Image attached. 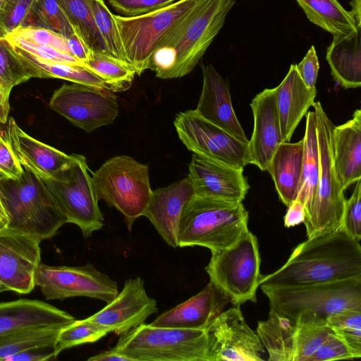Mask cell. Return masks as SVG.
Masks as SVG:
<instances>
[{
    "label": "cell",
    "instance_id": "6da1fadb",
    "mask_svg": "<svg viewBox=\"0 0 361 361\" xmlns=\"http://www.w3.org/2000/svg\"><path fill=\"white\" fill-rule=\"evenodd\" d=\"M353 278H361V246L340 228L299 244L281 268L262 276L260 285L293 287Z\"/></svg>",
    "mask_w": 361,
    "mask_h": 361
},
{
    "label": "cell",
    "instance_id": "7a4b0ae2",
    "mask_svg": "<svg viewBox=\"0 0 361 361\" xmlns=\"http://www.w3.org/2000/svg\"><path fill=\"white\" fill-rule=\"evenodd\" d=\"M235 2L199 0L154 51L148 69L161 79L190 73L220 32Z\"/></svg>",
    "mask_w": 361,
    "mask_h": 361
},
{
    "label": "cell",
    "instance_id": "3957f363",
    "mask_svg": "<svg viewBox=\"0 0 361 361\" xmlns=\"http://www.w3.org/2000/svg\"><path fill=\"white\" fill-rule=\"evenodd\" d=\"M23 168L17 179L0 178L1 200L8 218L6 226L41 242L54 237L66 219L44 180Z\"/></svg>",
    "mask_w": 361,
    "mask_h": 361
},
{
    "label": "cell",
    "instance_id": "277c9868",
    "mask_svg": "<svg viewBox=\"0 0 361 361\" xmlns=\"http://www.w3.org/2000/svg\"><path fill=\"white\" fill-rule=\"evenodd\" d=\"M248 219L243 202L194 195L181 214L178 247L198 245L211 252L226 248L248 230Z\"/></svg>",
    "mask_w": 361,
    "mask_h": 361
},
{
    "label": "cell",
    "instance_id": "5b68a950",
    "mask_svg": "<svg viewBox=\"0 0 361 361\" xmlns=\"http://www.w3.org/2000/svg\"><path fill=\"white\" fill-rule=\"evenodd\" d=\"M270 309L294 319L298 315L326 322L346 309H361V278L293 287L260 285Z\"/></svg>",
    "mask_w": 361,
    "mask_h": 361
},
{
    "label": "cell",
    "instance_id": "8992f818",
    "mask_svg": "<svg viewBox=\"0 0 361 361\" xmlns=\"http://www.w3.org/2000/svg\"><path fill=\"white\" fill-rule=\"evenodd\" d=\"M131 361H210L206 330L142 324L112 348Z\"/></svg>",
    "mask_w": 361,
    "mask_h": 361
},
{
    "label": "cell",
    "instance_id": "52a82bcc",
    "mask_svg": "<svg viewBox=\"0 0 361 361\" xmlns=\"http://www.w3.org/2000/svg\"><path fill=\"white\" fill-rule=\"evenodd\" d=\"M312 106L316 116L319 175L314 199L306 209L303 221L307 238L340 228L346 200L334 167L332 141L334 124L320 102H314Z\"/></svg>",
    "mask_w": 361,
    "mask_h": 361
},
{
    "label": "cell",
    "instance_id": "ba28073f",
    "mask_svg": "<svg viewBox=\"0 0 361 361\" xmlns=\"http://www.w3.org/2000/svg\"><path fill=\"white\" fill-rule=\"evenodd\" d=\"M92 183L98 201L103 200L120 212L130 231L152 193L147 165L129 156H116L93 173Z\"/></svg>",
    "mask_w": 361,
    "mask_h": 361
},
{
    "label": "cell",
    "instance_id": "9c48e42d",
    "mask_svg": "<svg viewBox=\"0 0 361 361\" xmlns=\"http://www.w3.org/2000/svg\"><path fill=\"white\" fill-rule=\"evenodd\" d=\"M260 263L257 239L247 230L231 246L212 252L205 271L209 281L236 306L256 302L262 276Z\"/></svg>",
    "mask_w": 361,
    "mask_h": 361
},
{
    "label": "cell",
    "instance_id": "30bf717a",
    "mask_svg": "<svg viewBox=\"0 0 361 361\" xmlns=\"http://www.w3.org/2000/svg\"><path fill=\"white\" fill-rule=\"evenodd\" d=\"M199 0H179L142 16L124 17L114 14L127 62L141 75L169 32Z\"/></svg>",
    "mask_w": 361,
    "mask_h": 361
},
{
    "label": "cell",
    "instance_id": "8fae6325",
    "mask_svg": "<svg viewBox=\"0 0 361 361\" xmlns=\"http://www.w3.org/2000/svg\"><path fill=\"white\" fill-rule=\"evenodd\" d=\"M67 223L78 226L85 238L101 229L104 217L93 189L86 159L75 154L72 164L54 178H42Z\"/></svg>",
    "mask_w": 361,
    "mask_h": 361
},
{
    "label": "cell",
    "instance_id": "7c38bea8",
    "mask_svg": "<svg viewBox=\"0 0 361 361\" xmlns=\"http://www.w3.org/2000/svg\"><path fill=\"white\" fill-rule=\"evenodd\" d=\"M35 283L47 300L84 296L107 303L118 293L117 283L91 264L68 267L40 262L35 271Z\"/></svg>",
    "mask_w": 361,
    "mask_h": 361
},
{
    "label": "cell",
    "instance_id": "4fadbf2b",
    "mask_svg": "<svg viewBox=\"0 0 361 361\" xmlns=\"http://www.w3.org/2000/svg\"><path fill=\"white\" fill-rule=\"evenodd\" d=\"M174 126L179 139L193 154L238 169L249 164L247 143L204 119L195 109L177 114Z\"/></svg>",
    "mask_w": 361,
    "mask_h": 361
},
{
    "label": "cell",
    "instance_id": "5bb4252c",
    "mask_svg": "<svg viewBox=\"0 0 361 361\" xmlns=\"http://www.w3.org/2000/svg\"><path fill=\"white\" fill-rule=\"evenodd\" d=\"M108 90L64 83L53 93L49 107L87 133L111 124L118 114L116 95Z\"/></svg>",
    "mask_w": 361,
    "mask_h": 361
},
{
    "label": "cell",
    "instance_id": "9a60e30c",
    "mask_svg": "<svg viewBox=\"0 0 361 361\" xmlns=\"http://www.w3.org/2000/svg\"><path fill=\"white\" fill-rule=\"evenodd\" d=\"M210 361L263 360L264 346L247 324L240 305L221 312L206 329Z\"/></svg>",
    "mask_w": 361,
    "mask_h": 361
},
{
    "label": "cell",
    "instance_id": "2e32d148",
    "mask_svg": "<svg viewBox=\"0 0 361 361\" xmlns=\"http://www.w3.org/2000/svg\"><path fill=\"white\" fill-rule=\"evenodd\" d=\"M38 240L8 226H0V283L7 290L30 293L41 259Z\"/></svg>",
    "mask_w": 361,
    "mask_h": 361
},
{
    "label": "cell",
    "instance_id": "e0dca14e",
    "mask_svg": "<svg viewBox=\"0 0 361 361\" xmlns=\"http://www.w3.org/2000/svg\"><path fill=\"white\" fill-rule=\"evenodd\" d=\"M157 310V301L148 295L144 281L137 276L126 280L122 290L87 319L108 333L123 335L143 324Z\"/></svg>",
    "mask_w": 361,
    "mask_h": 361
},
{
    "label": "cell",
    "instance_id": "ac0fdd59",
    "mask_svg": "<svg viewBox=\"0 0 361 361\" xmlns=\"http://www.w3.org/2000/svg\"><path fill=\"white\" fill-rule=\"evenodd\" d=\"M243 169L193 154L188 177L195 195L241 203L250 188Z\"/></svg>",
    "mask_w": 361,
    "mask_h": 361
},
{
    "label": "cell",
    "instance_id": "d6986e66",
    "mask_svg": "<svg viewBox=\"0 0 361 361\" xmlns=\"http://www.w3.org/2000/svg\"><path fill=\"white\" fill-rule=\"evenodd\" d=\"M250 106L254 127L247 143L248 164L264 171H267L277 148L283 142L274 88H267L258 93Z\"/></svg>",
    "mask_w": 361,
    "mask_h": 361
},
{
    "label": "cell",
    "instance_id": "ffe728a7",
    "mask_svg": "<svg viewBox=\"0 0 361 361\" xmlns=\"http://www.w3.org/2000/svg\"><path fill=\"white\" fill-rule=\"evenodd\" d=\"M194 195L189 177L152 190L142 216L147 217L161 238L171 247H178L181 214Z\"/></svg>",
    "mask_w": 361,
    "mask_h": 361
},
{
    "label": "cell",
    "instance_id": "44dd1931",
    "mask_svg": "<svg viewBox=\"0 0 361 361\" xmlns=\"http://www.w3.org/2000/svg\"><path fill=\"white\" fill-rule=\"evenodd\" d=\"M203 84L195 111L237 140L248 143L233 108L228 82L212 65H202Z\"/></svg>",
    "mask_w": 361,
    "mask_h": 361
},
{
    "label": "cell",
    "instance_id": "7402d4cb",
    "mask_svg": "<svg viewBox=\"0 0 361 361\" xmlns=\"http://www.w3.org/2000/svg\"><path fill=\"white\" fill-rule=\"evenodd\" d=\"M230 302L211 281L198 293L158 316L150 324L158 327L206 330Z\"/></svg>",
    "mask_w": 361,
    "mask_h": 361
},
{
    "label": "cell",
    "instance_id": "603a6c76",
    "mask_svg": "<svg viewBox=\"0 0 361 361\" xmlns=\"http://www.w3.org/2000/svg\"><path fill=\"white\" fill-rule=\"evenodd\" d=\"M6 137L21 166L41 178H54L68 167L75 154H67L24 132L13 118L8 121Z\"/></svg>",
    "mask_w": 361,
    "mask_h": 361
},
{
    "label": "cell",
    "instance_id": "cb8c5ba5",
    "mask_svg": "<svg viewBox=\"0 0 361 361\" xmlns=\"http://www.w3.org/2000/svg\"><path fill=\"white\" fill-rule=\"evenodd\" d=\"M75 320L68 312L30 299L0 302V342L11 334L44 326L63 328Z\"/></svg>",
    "mask_w": 361,
    "mask_h": 361
},
{
    "label": "cell",
    "instance_id": "d4e9b609",
    "mask_svg": "<svg viewBox=\"0 0 361 361\" xmlns=\"http://www.w3.org/2000/svg\"><path fill=\"white\" fill-rule=\"evenodd\" d=\"M275 99L283 142H290L298 125L312 106L316 88L307 87L291 64L283 80L276 87Z\"/></svg>",
    "mask_w": 361,
    "mask_h": 361
},
{
    "label": "cell",
    "instance_id": "484cf974",
    "mask_svg": "<svg viewBox=\"0 0 361 361\" xmlns=\"http://www.w3.org/2000/svg\"><path fill=\"white\" fill-rule=\"evenodd\" d=\"M334 167L343 190L361 179V111L332 131Z\"/></svg>",
    "mask_w": 361,
    "mask_h": 361
},
{
    "label": "cell",
    "instance_id": "4316f807",
    "mask_svg": "<svg viewBox=\"0 0 361 361\" xmlns=\"http://www.w3.org/2000/svg\"><path fill=\"white\" fill-rule=\"evenodd\" d=\"M326 59L334 80L345 89L361 86V27L334 36Z\"/></svg>",
    "mask_w": 361,
    "mask_h": 361
},
{
    "label": "cell",
    "instance_id": "83f0119b",
    "mask_svg": "<svg viewBox=\"0 0 361 361\" xmlns=\"http://www.w3.org/2000/svg\"><path fill=\"white\" fill-rule=\"evenodd\" d=\"M303 139L282 142L275 152L268 171L281 201L288 207L297 199L302 172Z\"/></svg>",
    "mask_w": 361,
    "mask_h": 361
},
{
    "label": "cell",
    "instance_id": "f1b7e54d",
    "mask_svg": "<svg viewBox=\"0 0 361 361\" xmlns=\"http://www.w3.org/2000/svg\"><path fill=\"white\" fill-rule=\"evenodd\" d=\"M10 44L31 78H59L73 83L111 91L109 86L103 80L82 64L42 60L13 44Z\"/></svg>",
    "mask_w": 361,
    "mask_h": 361
},
{
    "label": "cell",
    "instance_id": "f546056e",
    "mask_svg": "<svg viewBox=\"0 0 361 361\" xmlns=\"http://www.w3.org/2000/svg\"><path fill=\"white\" fill-rule=\"evenodd\" d=\"M296 332L294 320L271 309L268 318L258 322L256 331L271 361H293Z\"/></svg>",
    "mask_w": 361,
    "mask_h": 361
},
{
    "label": "cell",
    "instance_id": "4dcf8cb0",
    "mask_svg": "<svg viewBox=\"0 0 361 361\" xmlns=\"http://www.w3.org/2000/svg\"><path fill=\"white\" fill-rule=\"evenodd\" d=\"M313 24L333 37L344 35L358 27L348 11L338 0H295Z\"/></svg>",
    "mask_w": 361,
    "mask_h": 361
},
{
    "label": "cell",
    "instance_id": "1f68e13d",
    "mask_svg": "<svg viewBox=\"0 0 361 361\" xmlns=\"http://www.w3.org/2000/svg\"><path fill=\"white\" fill-rule=\"evenodd\" d=\"M302 139V172L297 199L304 203L306 211L314 199L319 175V154L314 111L306 114L305 132Z\"/></svg>",
    "mask_w": 361,
    "mask_h": 361
},
{
    "label": "cell",
    "instance_id": "d6a6232c",
    "mask_svg": "<svg viewBox=\"0 0 361 361\" xmlns=\"http://www.w3.org/2000/svg\"><path fill=\"white\" fill-rule=\"evenodd\" d=\"M75 33L90 51L107 54L88 0H56Z\"/></svg>",
    "mask_w": 361,
    "mask_h": 361
},
{
    "label": "cell",
    "instance_id": "836d02e7",
    "mask_svg": "<svg viewBox=\"0 0 361 361\" xmlns=\"http://www.w3.org/2000/svg\"><path fill=\"white\" fill-rule=\"evenodd\" d=\"M82 65L103 80L114 92L128 90L136 75L130 65L102 52L90 51Z\"/></svg>",
    "mask_w": 361,
    "mask_h": 361
},
{
    "label": "cell",
    "instance_id": "e575fe53",
    "mask_svg": "<svg viewBox=\"0 0 361 361\" xmlns=\"http://www.w3.org/2000/svg\"><path fill=\"white\" fill-rule=\"evenodd\" d=\"M61 329L53 326L37 327L5 337L0 342V360L24 351L54 348L57 336Z\"/></svg>",
    "mask_w": 361,
    "mask_h": 361
},
{
    "label": "cell",
    "instance_id": "d590c367",
    "mask_svg": "<svg viewBox=\"0 0 361 361\" xmlns=\"http://www.w3.org/2000/svg\"><path fill=\"white\" fill-rule=\"evenodd\" d=\"M20 27L47 29L66 38L75 33L56 0H35Z\"/></svg>",
    "mask_w": 361,
    "mask_h": 361
},
{
    "label": "cell",
    "instance_id": "8d00e7d4",
    "mask_svg": "<svg viewBox=\"0 0 361 361\" xmlns=\"http://www.w3.org/2000/svg\"><path fill=\"white\" fill-rule=\"evenodd\" d=\"M326 325L345 344L353 358L361 357V309H346L329 316Z\"/></svg>",
    "mask_w": 361,
    "mask_h": 361
},
{
    "label": "cell",
    "instance_id": "74e56055",
    "mask_svg": "<svg viewBox=\"0 0 361 361\" xmlns=\"http://www.w3.org/2000/svg\"><path fill=\"white\" fill-rule=\"evenodd\" d=\"M88 1L97 28L105 44L107 54L128 63L114 14L104 0Z\"/></svg>",
    "mask_w": 361,
    "mask_h": 361
},
{
    "label": "cell",
    "instance_id": "f35d334b",
    "mask_svg": "<svg viewBox=\"0 0 361 361\" xmlns=\"http://www.w3.org/2000/svg\"><path fill=\"white\" fill-rule=\"evenodd\" d=\"M107 334L106 330L87 318L80 320L75 319L60 330L54 345L55 358L63 350L95 342Z\"/></svg>",
    "mask_w": 361,
    "mask_h": 361
},
{
    "label": "cell",
    "instance_id": "ab89813d",
    "mask_svg": "<svg viewBox=\"0 0 361 361\" xmlns=\"http://www.w3.org/2000/svg\"><path fill=\"white\" fill-rule=\"evenodd\" d=\"M31 77L5 37H0V82L11 90Z\"/></svg>",
    "mask_w": 361,
    "mask_h": 361
},
{
    "label": "cell",
    "instance_id": "60d3db41",
    "mask_svg": "<svg viewBox=\"0 0 361 361\" xmlns=\"http://www.w3.org/2000/svg\"><path fill=\"white\" fill-rule=\"evenodd\" d=\"M35 0H5L0 8V37L20 27Z\"/></svg>",
    "mask_w": 361,
    "mask_h": 361
},
{
    "label": "cell",
    "instance_id": "b9f144b4",
    "mask_svg": "<svg viewBox=\"0 0 361 361\" xmlns=\"http://www.w3.org/2000/svg\"><path fill=\"white\" fill-rule=\"evenodd\" d=\"M354 190L345 200L341 228L353 239L361 240V179L355 183Z\"/></svg>",
    "mask_w": 361,
    "mask_h": 361
},
{
    "label": "cell",
    "instance_id": "7bdbcfd3",
    "mask_svg": "<svg viewBox=\"0 0 361 361\" xmlns=\"http://www.w3.org/2000/svg\"><path fill=\"white\" fill-rule=\"evenodd\" d=\"M11 33L31 44L53 47L62 52L69 54L66 45V38L50 30L20 27Z\"/></svg>",
    "mask_w": 361,
    "mask_h": 361
},
{
    "label": "cell",
    "instance_id": "ee69618b",
    "mask_svg": "<svg viewBox=\"0 0 361 361\" xmlns=\"http://www.w3.org/2000/svg\"><path fill=\"white\" fill-rule=\"evenodd\" d=\"M4 37L8 42L19 47L29 54L42 60L71 64H82L80 61L69 54L62 52L53 47L31 44L18 37L13 33H9Z\"/></svg>",
    "mask_w": 361,
    "mask_h": 361
},
{
    "label": "cell",
    "instance_id": "f6af8a7d",
    "mask_svg": "<svg viewBox=\"0 0 361 361\" xmlns=\"http://www.w3.org/2000/svg\"><path fill=\"white\" fill-rule=\"evenodd\" d=\"M179 0H108L121 16L134 17L159 10Z\"/></svg>",
    "mask_w": 361,
    "mask_h": 361
},
{
    "label": "cell",
    "instance_id": "bcb514c9",
    "mask_svg": "<svg viewBox=\"0 0 361 361\" xmlns=\"http://www.w3.org/2000/svg\"><path fill=\"white\" fill-rule=\"evenodd\" d=\"M23 172V168L18 160L6 133H0V178L17 179Z\"/></svg>",
    "mask_w": 361,
    "mask_h": 361
},
{
    "label": "cell",
    "instance_id": "7dc6e473",
    "mask_svg": "<svg viewBox=\"0 0 361 361\" xmlns=\"http://www.w3.org/2000/svg\"><path fill=\"white\" fill-rule=\"evenodd\" d=\"M354 359L345 344L331 332L317 350L311 361H329Z\"/></svg>",
    "mask_w": 361,
    "mask_h": 361
},
{
    "label": "cell",
    "instance_id": "c3c4849f",
    "mask_svg": "<svg viewBox=\"0 0 361 361\" xmlns=\"http://www.w3.org/2000/svg\"><path fill=\"white\" fill-rule=\"evenodd\" d=\"M295 67L305 85L309 88H316L319 63L314 45L310 47L302 60L295 64Z\"/></svg>",
    "mask_w": 361,
    "mask_h": 361
},
{
    "label": "cell",
    "instance_id": "681fc988",
    "mask_svg": "<svg viewBox=\"0 0 361 361\" xmlns=\"http://www.w3.org/2000/svg\"><path fill=\"white\" fill-rule=\"evenodd\" d=\"M55 358L54 348L24 351L6 357L3 361H43Z\"/></svg>",
    "mask_w": 361,
    "mask_h": 361
},
{
    "label": "cell",
    "instance_id": "f907efd6",
    "mask_svg": "<svg viewBox=\"0 0 361 361\" xmlns=\"http://www.w3.org/2000/svg\"><path fill=\"white\" fill-rule=\"evenodd\" d=\"M288 207L284 216L285 226L290 228L303 223L306 215L304 203L296 199Z\"/></svg>",
    "mask_w": 361,
    "mask_h": 361
},
{
    "label": "cell",
    "instance_id": "816d5d0a",
    "mask_svg": "<svg viewBox=\"0 0 361 361\" xmlns=\"http://www.w3.org/2000/svg\"><path fill=\"white\" fill-rule=\"evenodd\" d=\"M66 45L69 54L82 64L87 59L90 50L85 47L75 33L66 38Z\"/></svg>",
    "mask_w": 361,
    "mask_h": 361
},
{
    "label": "cell",
    "instance_id": "f5cc1de1",
    "mask_svg": "<svg viewBox=\"0 0 361 361\" xmlns=\"http://www.w3.org/2000/svg\"><path fill=\"white\" fill-rule=\"evenodd\" d=\"M11 90L4 87L0 82V124L5 125L8 121L9 114V94Z\"/></svg>",
    "mask_w": 361,
    "mask_h": 361
},
{
    "label": "cell",
    "instance_id": "db71d44e",
    "mask_svg": "<svg viewBox=\"0 0 361 361\" xmlns=\"http://www.w3.org/2000/svg\"><path fill=\"white\" fill-rule=\"evenodd\" d=\"M88 361H131V360L110 348L107 350H104L94 356L87 359Z\"/></svg>",
    "mask_w": 361,
    "mask_h": 361
},
{
    "label": "cell",
    "instance_id": "11a10c76",
    "mask_svg": "<svg viewBox=\"0 0 361 361\" xmlns=\"http://www.w3.org/2000/svg\"><path fill=\"white\" fill-rule=\"evenodd\" d=\"M351 9L349 13L357 27H361V0H351L349 3Z\"/></svg>",
    "mask_w": 361,
    "mask_h": 361
},
{
    "label": "cell",
    "instance_id": "9f6ffc18",
    "mask_svg": "<svg viewBox=\"0 0 361 361\" xmlns=\"http://www.w3.org/2000/svg\"><path fill=\"white\" fill-rule=\"evenodd\" d=\"M8 222V218L2 203L0 190V226H6Z\"/></svg>",
    "mask_w": 361,
    "mask_h": 361
},
{
    "label": "cell",
    "instance_id": "6f0895ef",
    "mask_svg": "<svg viewBox=\"0 0 361 361\" xmlns=\"http://www.w3.org/2000/svg\"><path fill=\"white\" fill-rule=\"evenodd\" d=\"M6 290V288L0 283V293Z\"/></svg>",
    "mask_w": 361,
    "mask_h": 361
},
{
    "label": "cell",
    "instance_id": "680465c9",
    "mask_svg": "<svg viewBox=\"0 0 361 361\" xmlns=\"http://www.w3.org/2000/svg\"><path fill=\"white\" fill-rule=\"evenodd\" d=\"M5 0H0V8L2 6Z\"/></svg>",
    "mask_w": 361,
    "mask_h": 361
}]
</instances>
